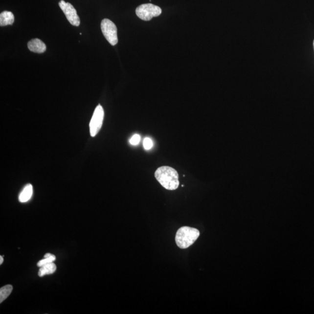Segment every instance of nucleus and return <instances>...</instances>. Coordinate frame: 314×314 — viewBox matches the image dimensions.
I'll list each match as a JSON object with an SVG mask.
<instances>
[{
    "label": "nucleus",
    "instance_id": "obj_15",
    "mask_svg": "<svg viewBox=\"0 0 314 314\" xmlns=\"http://www.w3.org/2000/svg\"><path fill=\"white\" fill-rule=\"evenodd\" d=\"M52 255H53V254H50V253H47V254H45V255L44 258H48V257H50L52 256Z\"/></svg>",
    "mask_w": 314,
    "mask_h": 314
},
{
    "label": "nucleus",
    "instance_id": "obj_13",
    "mask_svg": "<svg viewBox=\"0 0 314 314\" xmlns=\"http://www.w3.org/2000/svg\"><path fill=\"white\" fill-rule=\"evenodd\" d=\"M153 146V143L152 139L149 137L144 138L143 141V146L146 150H150L152 149Z\"/></svg>",
    "mask_w": 314,
    "mask_h": 314
},
{
    "label": "nucleus",
    "instance_id": "obj_12",
    "mask_svg": "<svg viewBox=\"0 0 314 314\" xmlns=\"http://www.w3.org/2000/svg\"><path fill=\"white\" fill-rule=\"evenodd\" d=\"M55 260H56V257H55L54 255H52V256L50 257L44 258V259L39 261L38 264H37V266L39 267H41L45 266V265L53 263Z\"/></svg>",
    "mask_w": 314,
    "mask_h": 314
},
{
    "label": "nucleus",
    "instance_id": "obj_2",
    "mask_svg": "<svg viewBox=\"0 0 314 314\" xmlns=\"http://www.w3.org/2000/svg\"><path fill=\"white\" fill-rule=\"evenodd\" d=\"M200 236L198 229L189 226H183L179 229L175 237V242L179 247L185 249L193 245Z\"/></svg>",
    "mask_w": 314,
    "mask_h": 314
},
{
    "label": "nucleus",
    "instance_id": "obj_4",
    "mask_svg": "<svg viewBox=\"0 0 314 314\" xmlns=\"http://www.w3.org/2000/svg\"><path fill=\"white\" fill-rule=\"evenodd\" d=\"M101 28L107 41L112 45H115L118 42L117 27L112 21L104 19L101 22Z\"/></svg>",
    "mask_w": 314,
    "mask_h": 314
},
{
    "label": "nucleus",
    "instance_id": "obj_8",
    "mask_svg": "<svg viewBox=\"0 0 314 314\" xmlns=\"http://www.w3.org/2000/svg\"><path fill=\"white\" fill-rule=\"evenodd\" d=\"M14 15L10 11H5L0 14V26L12 25L14 22Z\"/></svg>",
    "mask_w": 314,
    "mask_h": 314
},
{
    "label": "nucleus",
    "instance_id": "obj_1",
    "mask_svg": "<svg viewBox=\"0 0 314 314\" xmlns=\"http://www.w3.org/2000/svg\"><path fill=\"white\" fill-rule=\"evenodd\" d=\"M155 177L157 180L166 189L175 190L179 185L177 171L168 166H163L157 169L155 172Z\"/></svg>",
    "mask_w": 314,
    "mask_h": 314
},
{
    "label": "nucleus",
    "instance_id": "obj_5",
    "mask_svg": "<svg viewBox=\"0 0 314 314\" xmlns=\"http://www.w3.org/2000/svg\"><path fill=\"white\" fill-rule=\"evenodd\" d=\"M104 117L103 108L101 105L95 108L93 116L90 122V133L92 137L96 136L102 127Z\"/></svg>",
    "mask_w": 314,
    "mask_h": 314
},
{
    "label": "nucleus",
    "instance_id": "obj_3",
    "mask_svg": "<svg viewBox=\"0 0 314 314\" xmlns=\"http://www.w3.org/2000/svg\"><path fill=\"white\" fill-rule=\"evenodd\" d=\"M162 13L161 8L152 4H144L138 6L136 10L137 16L140 19L149 21L154 17L159 16Z\"/></svg>",
    "mask_w": 314,
    "mask_h": 314
},
{
    "label": "nucleus",
    "instance_id": "obj_14",
    "mask_svg": "<svg viewBox=\"0 0 314 314\" xmlns=\"http://www.w3.org/2000/svg\"><path fill=\"white\" fill-rule=\"evenodd\" d=\"M140 141V136L139 135L135 134L132 136L130 139V143L132 145L136 146L137 145Z\"/></svg>",
    "mask_w": 314,
    "mask_h": 314
},
{
    "label": "nucleus",
    "instance_id": "obj_11",
    "mask_svg": "<svg viewBox=\"0 0 314 314\" xmlns=\"http://www.w3.org/2000/svg\"><path fill=\"white\" fill-rule=\"evenodd\" d=\"M13 290V287L11 285L3 286L0 289V303H2L10 295Z\"/></svg>",
    "mask_w": 314,
    "mask_h": 314
},
{
    "label": "nucleus",
    "instance_id": "obj_17",
    "mask_svg": "<svg viewBox=\"0 0 314 314\" xmlns=\"http://www.w3.org/2000/svg\"></svg>",
    "mask_w": 314,
    "mask_h": 314
},
{
    "label": "nucleus",
    "instance_id": "obj_16",
    "mask_svg": "<svg viewBox=\"0 0 314 314\" xmlns=\"http://www.w3.org/2000/svg\"><path fill=\"white\" fill-rule=\"evenodd\" d=\"M3 261H4V259H3L2 256H0V264H2L3 263Z\"/></svg>",
    "mask_w": 314,
    "mask_h": 314
},
{
    "label": "nucleus",
    "instance_id": "obj_6",
    "mask_svg": "<svg viewBox=\"0 0 314 314\" xmlns=\"http://www.w3.org/2000/svg\"><path fill=\"white\" fill-rule=\"evenodd\" d=\"M59 6L67 17V21L73 26H79L81 23V21L77 14L76 9L69 2H66L64 0H61L59 2Z\"/></svg>",
    "mask_w": 314,
    "mask_h": 314
},
{
    "label": "nucleus",
    "instance_id": "obj_10",
    "mask_svg": "<svg viewBox=\"0 0 314 314\" xmlns=\"http://www.w3.org/2000/svg\"><path fill=\"white\" fill-rule=\"evenodd\" d=\"M57 266L53 263H49L41 267H40V269L38 272V275L40 277H43L47 275H51L56 271Z\"/></svg>",
    "mask_w": 314,
    "mask_h": 314
},
{
    "label": "nucleus",
    "instance_id": "obj_9",
    "mask_svg": "<svg viewBox=\"0 0 314 314\" xmlns=\"http://www.w3.org/2000/svg\"><path fill=\"white\" fill-rule=\"evenodd\" d=\"M33 195V187L32 184H28L24 186L19 196V201L21 202H26L31 199Z\"/></svg>",
    "mask_w": 314,
    "mask_h": 314
},
{
    "label": "nucleus",
    "instance_id": "obj_7",
    "mask_svg": "<svg viewBox=\"0 0 314 314\" xmlns=\"http://www.w3.org/2000/svg\"><path fill=\"white\" fill-rule=\"evenodd\" d=\"M27 47L30 51L36 53L42 54L46 50V45L41 40L39 39H32L27 43Z\"/></svg>",
    "mask_w": 314,
    "mask_h": 314
}]
</instances>
